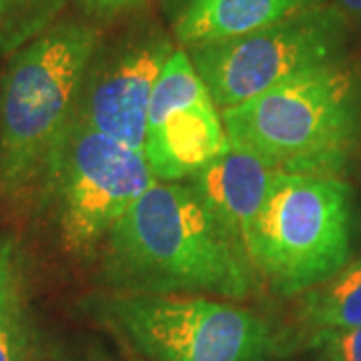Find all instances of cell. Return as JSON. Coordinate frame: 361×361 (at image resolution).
I'll use <instances>...</instances> for the list:
<instances>
[{"label":"cell","mask_w":361,"mask_h":361,"mask_svg":"<svg viewBox=\"0 0 361 361\" xmlns=\"http://www.w3.org/2000/svg\"><path fill=\"white\" fill-rule=\"evenodd\" d=\"M104 279L118 293L243 301L261 285L243 239L187 180L157 183L106 237Z\"/></svg>","instance_id":"obj_1"},{"label":"cell","mask_w":361,"mask_h":361,"mask_svg":"<svg viewBox=\"0 0 361 361\" xmlns=\"http://www.w3.org/2000/svg\"><path fill=\"white\" fill-rule=\"evenodd\" d=\"M101 30L56 20L11 54L0 80V201L14 215L49 203Z\"/></svg>","instance_id":"obj_2"},{"label":"cell","mask_w":361,"mask_h":361,"mask_svg":"<svg viewBox=\"0 0 361 361\" xmlns=\"http://www.w3.org/2000/svg\"><path fill=\"white\" fill-rule=\"evenodd\" d=\"M221 116L235 151L285 175L339 179L360 133V73L348 61L319 66Z\"/></svg>","instance_id":"obj_3"},{"label":"cell","mask_w":361,"mask_h":361,"mask_svg":"<svg viewBox=\"0 0 361 361\" xmlns=\"http://www.w3.org/2000/svg\"><path fill=\"white\" fill-rule=\"evenodd\" d=\"M353 191L345 180L275 173L245 245L261 283L301 295L351 257Z\"/></svg>","instance_id":"obj_4"},{"label":"cell","mask_w":361,"mask_h":361,"mask_svg":"<svg viewBox=\"0 0 361 361\" xmlns=\"http://www.w3.org/2000/svg\"><path fill=\"white\" fill-rule=\"evenodd\" d=\"M103 319L145 361H275L285 337L257 311L207 295L116 293Z\"/></svg>","instance_id":"obj_5"},{"label":"cell","mask_w":361,"mask_h":361,"mask_svg":"<svg viewBox=\"0 0 361 361\" xmlns=\"http://www.w3.org/2000/svg\"><path fill=\"white\" fill-rule=\"evenodd\" d=\"M348 39L345 14L325 2L245 37L187 52L223 113L287 78L345 61Z\"/></svg>","instance_id":"obj_6"},{"label":"cell","mask_w":361,"mask_h":361,"mask_svg":"<svg viewBox=\"0 0 361 361\" xmlns=\"http://www.w3.org/2000/svg\"><path fill=\"white\" fill-rule=\"evenodd\" d=\"M159 180L141 151L75 121L52 180L61 243L89 257Z\"/></svg>","instance_id":"obj_7"},{"label":"cell","mask_w":361,"mask_h":361,"mask_svg":"<svg viewBox=\"0 0 361 361\" xmlns=\"http://www.w3.org/2000/svg\"><path fill=\"white\" fill-rule=\"evenodd\" d=\"M175 44L157 26L101 40L85 75L77 121L145 153L153 90Z\"/></svg>","instance_id":"obj_8"},{"label":"cell","mask_w":361,"mask_h":361,"mask_svg":"<svg viewBox=\"0 0 361 361\" xmlns=\"http://www.w3.org/2000/svg\"><path fill=\"white\" fill-rule=\"evenodd\" d=\"M231 151L223 116L185 49H175L157 80L145 157L159 183L189 180Z\"/></svg>","instance_id":"obj_9"},{"label":"cell","mask_w":361,"mask_h":361,"mask_svg":"<svg viewBox=\"0 0 361 361\" xmlns=\"http://www.w3.org/2000/svg\"><path fill=\"white\" fill-rule=\"evenodd\" d=\"M325 2L327 0H179L173 13V35L180 49L191 51L245 37Z\"/></svg>","instance_id":"obj_10"},{"label":"cell","mask_w":361,"mask_h":361,"mask_svg":"<svg viewBox=\"0 0 361 361\" xmlns=\"http://www.w3.org/2000/svg\"><path fill=\"white\" fill-rule=\"evenodd\" d=\"M277 171L249 153L235 151L217 157L187 180L207 207L245 243L251 223L261 209ZM247 247V245H245Z\"/></svg>","instance_id":"obj_11"},{"label":"cell","mask_w":361,"mask_h":361,"mask_svg":"<svg viewBox=\"0 0 361 361\" xmlns=\"http://www.w3.org/2000/svg\"><path fill=\"white\" fill-rule=\"evenodd\" d=\"M297 319L311 337L361 327V259L299 295Z\"/></svg>","instance_id":"obj_12"},{"label":"cell","mask_w":361,"mask_h":361,"mask_svg":"<svg viewBox=\"0 0 361 361\" xmlns=\"http://www.w3.org/2000/svg\"><path fill=\"white\" fill-rule=\"evenodd\" d=\"M32 325L13 243H0V361H28Z\"/></svg>","instance_id":"obj_13"},{"label":"cell","mask_w":361,"mask_h":361,"mask_svg":"<svg viewBox=\"0 0 361 361\" xmlns=\"http://www.w3.org/2000/svg\"><path fill=\"white\" fill-rule=\"evenodd\" d=\"M68 0H0V54H14L56 23Z\"/></svg>","instance_id":"obj_14"},{"label":"cell","mask_w":361,"mask_h":361,"mask_svg":"<svg viewBox=\"0 0 361 361\" xmlns=\"http://www.w3.org/2000/svg\"><path fill=\"white\" fill-rule=\"evenodd\" d=\"M311 345L319 349L323 361H361V327L319 334L311 337Z\"/></svg>","instance_id":"obj_15"},{"label":"cell","mask_w":361,"mask_h":361,"mask_svg":"<svg viewBox=\"0 0 361 361\" xmlns=\"http://www.w3.org/2000/svg\"><path fill=\"white\" fill-rule=\"evenodd\" d=\"M82 13L92 20H111L147 4L149 0H77Z\"/></svg>","instance_id":"obj_16"},{"label":"cell","mask_w":361,"mask_h":361,"mask_svg":"<svg viewBox=\"0 0 361 361\" xmlns=\"http://www.w3.org/2000/svg\"><path fill=\"white\" fill-rule=\"evenodd\" d=\"M334 4L345 14L348 20L361 25V0H334Z\"/></svg>","instance_id":"obj_17"},{"label":"cell","mask_w":361,"mask_h":361,"mask_svg":"<svg viewBox=\"0 0 361 361\" xmlns=\"http://www.w3.org/2000/svg\"><path fill=\"white\" fill-rule=\"evenodd\" d=\"M89 361H113V360L106 355V351H104L103 348L94 345V348L89 351Z\"/></svg>","instance_id":"obj_18"},{"label":"cell","mask_w":361,"mask_h":361,"mask_svg":"<svg viewBox=\"0 0 361 361\" xmlns=\"http://www.w3.org/2000/svg\"><path fill=\"white\" fill-rule=\"evenodd\" d=\"M130 361H139V360H130Z\"/></svg>","instance_id":"obj_19"}]
</instances>
